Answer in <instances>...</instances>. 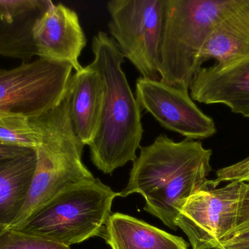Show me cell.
<instances>
[{
    "label": "cell",
    "mask_w": 249,
    "mask_h": 249,
    "mask_svg": "<svg viewBox=\"0 0 249 249\" xmlns=\"http://www.w3.org/2000/svg\"><path fill=\"white\" fill-rule=\"evenodd\" d=\"M0 249H71L67 246L19 230L4 228L0 232Z\"/></svg>",
    "instance_id": "obj_18"
},
{
    "label": "cell",
    "mask_w": 249,
    "mask_h": 249,
    "mask_svg": "<svg viewBox=\"0 0 249 249\" xmlns=\"http://www.w3.org/2000/svg\"><path fill=\"white\" fill-rule=\"evenodd\" d=\"M111 249H188L184 238L124 213L111 214L102 236Z\"/></svg>",
    "instance_id": "obj_15"
},
{
    "label": "cell",
    "mask_w": 249,
    "mask_h": 249,
    "mask_svg": "<svg viewBox=\"0 0 249 249\" xmlns=\"http://www.w3.org/2000/svg\"><path fill=\"white\" fill-rule=\"evenodd\" d=\"M247 230H249V184L244 183V189L238 208L236 224L233 232L229 238Z\"/></svg>",
    "instance_id": "obj_20"
},
{
    "label": "cell",
    "mask_w": 249,
    "mask_h": 249,
    "mask_svg": "<svg viewBox=\"0 0 249 249\" xmlns=\"http://www.w3.org/2000/svg\"><path fill=\"white\" fill-rule=\"evenodd\" d=\"M36 57L53 62L67 63L75 72L83 69L79 61L87 43L75 11L64 4L50 3L32 29Z\"/></svg>",
    "instance_id": "obj_10"
},
{
    "label": "cell",
    "mask_w": 249,
    "mask_h": 249,
    "mask_svg": "<svg viewBox=\"0 0 249 249\" xmlns=\"http://www.w3.org/2000/svg\"><path fill=\"white\" fill-rule=\"evenodd\" d=\"M249 247V230L221 242L216 249H247Z\"/></svg>",
    "instance_id": "obj_21"
},
{
    "label": "cell",
    "mask_w": 249,
    "mask_h": 249,
    "mask_svg": "<svg viewBox=\"0 0 249 249\" xmlns=\"http://www.w3.org/2000/svg\"><path fill=\"white\" fill-rule=\"evenodd\" d=\"M68 92L74 133L85 146H89L99 127L105 93L102 76L93 62L71 76Z\"/></svg>",
    "instance_id": "obj_13"
},
{
    "label": "cell",
    "mask_w": 249,
    "mask_h": 249,
    "mask_svg": "<svg viewBox=\"0 0 249 249\" xmlns=\"http://www.w3.org/2000/svg\"><path fill=\"white\" fill-rule=\"evenodd\" d=\"M4 228H3V227L0 226V232H1V231H2L4 229Z\"/></svg>",
    "instance_id": "obj_23"
},
{
    "label": "cell",
    "mask_w": 249,
    "mask_h": 249,
    "mask_svg": "<svg viewBox=\"0 0 249 249\" xmlns=\"http://www.w3.org/2000/svg\"><path fill=\"white\" fill-rule=\"evenodd\" d=\"M237 0H165L160 48V81L189 90L213 29Z\"/></svg>",
    "instance_id": "obj_4"
},
{
    "label": "cell",
    "mask_w": 249,
    "mask_h": 249,
    "mask_svg": "<svg viewBox=\"0 0 249 249\" xmlns=\"http://www.w3.org/2000/svg\"><path fill=\"white\" fill-rule=\"evenodd\" d=\"M244 183L218 187L213 180L186 202L176 220L192 249H216L228 239L236 224Z\"/></svg>",
    "instance_id": "obj_8"
},
{
    "label": "cell",
    "mask_w": 249,
    "mask_h": 249,
    "mask_svg": "<svg viewBox=\"0 0 249 249\" xmlns=\"http://www.w3.org/2000/svg\"><path fill=\"white\" fill-rule=\"evenodd\" d=\"M92 51L105 93L99 127L89 147L93 165L111 175L137 158L143 133L142 108L123 70L124 58L113 38L106 32H98L93 38Z\"/></svg>",
    "instance_id": "obj_2"
},
{
    "label": "cell",
    "mask_w": 249,
    "mask_h": 249,
    "mask_svg": "<svg viewBox=\"0 0 249 249\" xmlns=\"http://www.w3.org/2000/svg\"><path fill=\"white\" fill-rule=\"evenodd\" d=\"M136 96L141 108L170 131L190 140L208 138L216 133L213 120L197 106L187 89L140 77L136 80Z\"/></svg>",
    "instance_id": "obj_9"
},
{
    "label": "cell",
    "mask_w": 249,
    "mask_h": 249,
    "mask_svg": "<svg viewBox=\"0 0 249 249\" xmlns=\"http://www.w3.org/2000/svg\"><path fill=\"white\" fill-rule=\"evenodd\" d=\"M249 55V0H237L224 15L200 51L198 65L216 60L222 64Z\"/></svg>",
    "instance_id": "obj_14"
},
{
    "label": "cell",
    "mask_w": 249,
    "mask_h": 249,
    "mask_svg": "<svg viewBox=\"0 0 249 249\" xmlns=\"http://www.w3.org/2000/svg\"><path fill=\"white\" fill-rule=\"evenodd\" d=\"M36 168L35 152L0 161V226L9 228L21 211Z\"/></svg>",
    "instance_id": "obj_16"
},
{
    "label": "cell",
    "mask_w": 249,
    "mask_h": 249,
    "mask_svg": "<svg viewBox=\"0 0 249 249\" xmlns=\"http://www.w3.org/2000/svg\"><path fill=\"white\" fill-rule=\"evenodd\" d=\"M39 131L31 118L11 111H0V144L35 151Z\"/></svg>",
    "instance_id": "obj_17"
},
{
    "label": "cell",
    "mask_w": 249,
    "mask_h": 249,
    "mask_svg": "<svg viewBox=\"0 0 249 249\" xmlns=\"http://www.w3.org/2000/svg\"><path fill=\"white\" fill-rule=\"evenodd\" d=\"M118 196L99 178L81 181L53 197L18 230L69 247L102 236Z\"/></svg>",
    "instance_id": "obj_5"
},
{
    "label": "cell",
    "mask_w": 249,
    "mask_h": 249,
    "mask_svg": "<svg viewBox=\"0 0 249 249\" xmlns=\"http://www.w3.org/2000/svg\"><path fill=\"white\" fill-rule=\"evenodd\" d=\"M189 90L194 101L222 104L232 113L249 118V55L232 62L200 67Z\"/></svg>",
    "instance_id": "obj_11"
},
{
    "label": "cell",
    "mask_w": 249,
    "mask_h": 249,
    "mask_svg": "<svg viewBox=\"0 0 249 249\" xmlns=\"http://www.w3.org/2000/svg\"><path fill=\"white\" fill-rule=\"evenodd\" d=\"M31 119L39 131L36 168L26 202L9 227L16 230L64 189L94 178L82 160L85 146L71 124L68 89L57 106Z\"/></svg>",
    "instance_id": "obj_3"
},
{
    "label": "cell",
    "mask_w": 249,
    "mask_h": 249,
    "mask_svg": "<svg viewBox=\"0 0 249 249\" xmlns=\"http://www.w3.org/2000/svg\"><path fill=\"white\" fill-rule=\"evenodd\" d=\"M247 249H249V248H247Z\"/></svg>",
    "instance_id": "obj_24"
},
{
    "label": "cell",
    "mask_w": 249,
    "mask_h": 249,
    "mask_svg": "<svg viewBox=\"0 0 249 249\" xmlns=\"http://www.w3.org/2000/svg\"><path fill=\"white\" fill-rule=\"evenodd\" d=\"M51 1L0 0V57L25 63L36 57L32 29Z\"/></svg>",
    "instance_id": "obj_12"
},
{
    "label": "cell",
    "mask_w": 249,
    "mask_h": 249,
    "mask_svg": "<svg viewBox=\"0 0 249 249\" xmlns=\"http://www.w3.org/2000/svg\"><path fill=\"white\" fill-rule=\"evenodd\" d=\"M34 152L30 149L0 144V161L25 156Z\"/></svg>",
    "instance_id": "obj_22"
},
{
    "label": "cell",
    "mask_w": 249,
    "mask_h": 249,
    "mask_svg": "<svg viewBox=\"0 0 249 249\" xmlns=\"http://www.w3.org/2000/svg\"><path fill=\"white\" fill-rule=\"evenodd\" d=\"M213 181L218 186L222 183L233 181L249 184V156L236 163L218 170Z\"/></svg>",
    "instance_id": "obj_19"
},
{
    "label": "cell",
    "mask_w": 249,
    "mask_h": 249,
    "mask_svg": "<svg viewBox=\"0 0 249 249\" xmlns=\"http://www.w3.org/2000/svg\"><path fill=\"white\" fill-rule=\"evenodd\" d=\"M72 70L67 63L39 58L0 68V111L40 116L64 99Z\"/></svg>",
    "instance_id": "obj_7"
},
{
    "label": "cell",
    "mask_w": 249,
    "mask_h": 249,
    "mask_svg": "<svg viewBox=\"0 0 249 249\" xmlns=\"http://www.w3.org/2000/svg\"><path fill=\"white\" fill-rule=\"evenodd\" d=\"M212 156V151L198 140L175 142L160 134L141 148L119 196L140 194L145 200L143 210L177 230L176 220L187 200L209 183Z\"/></svg>",
    "instance_id": "obj_1"
},
{
    "label": "cell",
    "mask_w": 249,
    "mask_h": 249,
    "mask_svg": "<svg viewBox=\"0 0 249 249\" xmlns=\"http://www.w3.org/2000/svg\"><path fill=\"white\" fill-rule=\"evenodd\" d=\"M112 38L142 75L160 80V48L165 0H112L107 4Z\"/></svg>",
    "instance_id": "obj_6"
}]
</instances>
